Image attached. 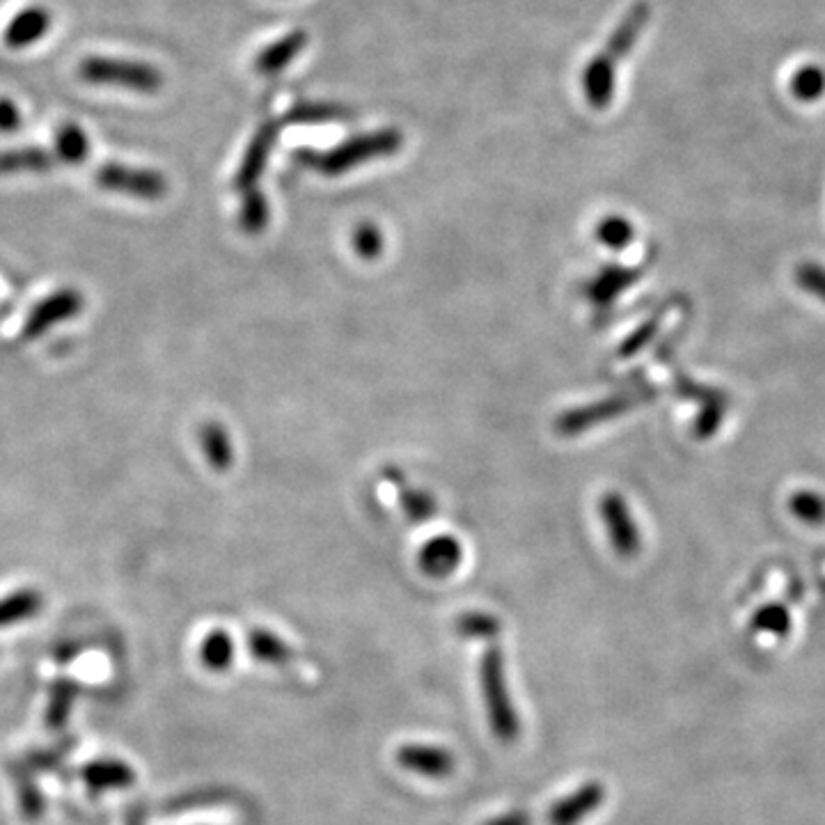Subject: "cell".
<instances>
[{
  "instance_id": "12",
  "label": "cell",
  "mask_w": 825,
  "mask_h": 825,
  "mask_svg": "<svg viewBox=\"0 0 825 825\" xmlns=\"http://www.w3.org/2000/svg\"><path fill=\"white\" fill-rule=\"evenodd\" d=\"M649 17H651V8L645 3V0H640V3H636L631 10H628L623 14V19L619 21V26L612 30L603 53L608 58H612L615 62L623 60L628 53H631V49L636 47L638 37L642 35V30L649 23Z\"/></svg>"
},
{
  "instance_id": "17",
  "label": "cell",
  "mask_w": 825,
  "mask_h": 825,
  "mask_svg": "<svg viewBox=\"0 0 825 825\" xmlns=\"http://www.w3.org/2000/svg\"><path fill=\"white\" fill-rule=\"evenodd\" d=\"M42 610V595L35 589H21L6 599H0V628L26 621Z\"/></svg>"
},
{
  "instance_id": "18",
  "label": "cell",
  "mask_w": 825,
  "mask_h": 825,
  "mask_svg": "<svg viewBox=\"0 0 825 825\" xmlns=\"http://www.w3.org/2000/svg\"><path fill=\"white\" fill-rule=\"evenodd\" d=\"M56 154H58V159L65 164H71V166L84 164L90 154V140L86 131L71 122L62 125L56 134Z\"/></svg>"
},
{
  "instance_id": "7",
  "label": "cell",
  "mask_w": 825,
  "mask_h": 825,
  "mask_svg": "<svg viewBox=\"0 0 825 825\" xmlns=\"http://www.w3.org/2000/svg\"><path fill=\"white\" fill-rule=\"evenodd\" d=\"M608 798V792L601 782H582L580 787L558 803L550 805L546 814L548 825H580L587 816H592L603 801Z\"/></svg>"
},
{
  "instance_id": "28",
  "label": "cell",
  "mask_w": 825,
  "mask_h": 825,
  "mask_svg": "<svg viewBox=\"0 0 825 825\" xmlns=\"http://www.w3.org/2000/svg\"><path fill=\"white\" fill-rule=\"evenodd\" d=\"M266 220H268V207H266L264 195L257 188H253L246 193V200L242 207V225L246 232H259L264 229Z\"/></svg>"
},
{
  "instance_id": "30",
  "label": "cell",
  "mask_w": 825,
  "mask_h": 825,
  "mask_svg": "<svg viewBox=\"0 0 825 825\" xmlns=\"http://www.w3.org/2000/svg\"><path fill=\"white\" fill-rule=\"evenodd\" d=\"M356 248L363 257H374L379 255V251L383 248V242H381V234L374 225H361L359 232H356Z\"/></svg>"
},
{
  "instance_id": "9",
  "label": "cell",
  "mask_w": 825,
  "mask_h": 825,
  "mask_svg": "<svg viewBox=\"0 0 825 825\" xmlns=\"http://www.w3.org/2000/svg\"><path fill=\"white\" fill-rule=\"evenodd\" d=\"M615 78H617V62L608 58L603 51L589 60L580 78L587 104L597 110L608 108L615 97Z\"/></svg>"
},
{
  "instance_id": "2",
  "label": "cell",
  "mask_w": 825,
  "mask_h": 825,
  "mask_svg": "<svg viewBox=\"0 0 825 825\" xmlns=\"http://www.w3.org/2000/svg\"><path fill=\"white\" fill-rule=\"evenodd\" d=\"M402 143H404V136L397 129H381L374 134L351 138L324 154L301 151L298 161H303L305 166L320 170L324 175H340V173L359 168L365 161L381 159V156H390V154L400 151Z\"/></svg>"
},
{
  "instance_id": "1",
  "label": "cell",
  "mask_w": 825,
  "mask_h": 825,
  "mask_svg": "<svg viewBox=\"0 0 825 825\" xmlns=\"http://www.w3.org/2000/svg\"><path fill=\"white\" fill-rule=\"evenodd\" d=\"M480 688L493 736L500 743H517L521 736V716L512 695H509L504 654L498 645H489L482 654Z\"/></svg>"
},
{
  "instance_id": "31",
  "label": "cell",
  "mask_w": 825,
  "mask_h": 825,
  "mask_svg": "<svg viewBox=\"0 0 825 825\" xmlns=\"http://www.w3.org/2000/svg\"><path fill=\"white\" fill-rule=\"evenodd\" d=\"M23 125V117H21V110L19 106L12 101V99H0V134H17Z\"/></svg>"
},
{
  "instance_id": "26",
  "label": "cell",
  "mask_w": 825,
  "mask_h": 825,
  "mask_svg": "<svg viewBox=\"0 0 825 825\" xmlns=\"http://www.w3.org/2000/svg\"><path fill=\"white\" fill-rule=\"evenodd\" d=\"M636 281L634 273H626V271H619V268H610L608 273H603L601 278H597L592 285H589V292H592V298L601 301V303H608L617 296V292L623 287H628Z\"/></svg>"
},
{
  "instance_id": "25",
  "label": "cell",
  "mask_w": 825,
  "mask_h": 825,
  "mask_svg": "<svg viewBox=\"0 0 825 825\" xmlns=\"http://www.w3.org/2000/svg\"><path fill=\"white\" fill-rule=\"evenodd\" d=\"M789 507H792L794 517L807 526L825 523V498H821L814 491H798L792 498Z\"/></svg>"
},
{
  "instance_id": "32",
  "label": "cell",
  "mask_w": 825,
  "mask_h": 825,
  "mask_svg": "<svg viewBox=\"0 0 825 825\" xmlns=\"http://www.w3.org/2000/svg\"><path fill=\"white\" fill-rule=\"evenodd\" d=\"M482 825H532V816L528 809H509L504 814L487 818Z\"/></svg>"
},
{
  "instance_id": "24",
  "label": "cell",
  "mask_w": 825,
  "mask_h": 825,
  "mask_svg": "<svg viewBox=\"0 0 825 825\" xmlns=\"http://www.w3.org/2000/svg\"><path fill=\"white\" fill-rule=\"evenodd\" d=\"M597 237L603 246H608L612 251H621L634 239V225L621 216H608L599 223Z\"/></svg>"
},
{
  "instance_id": "19",
  "label": "cell",
  "mask_w": 825,
  "mask_h": 825,
  "mask_svg": "<svg viewBox=\"0 0 825 825\" xmlns=\"http://www.w3.org/2000/svg\"><path fill=\"white\" fill-rule=\"evenodd\" d=\"M200 443H203V450L209 459V463L216 468V470H227L234 461V452H232V443H229V436L227 431L216 424V422H207L203 429H200Z\"/></svg>"
},
{
  "instance_id": "22",
  "label": "cell",
  "mask_w": 825,
  "mask_h": 825,
  "mask_svg": "<svg viewBox=\"0 0 825 825\" xmlns=\"http://www.w3.org/2000/svg\"><path fill=\"white\" fill-rule=\"evenodd\" d=\"M456 634L470 640H493L500 634V619L487 612H465L456 619Z\"/></svg>"
},
{
  "instance_id": "33",
  "label": "cell",
  "mask_w": 825,
  "mask_h": 825,
  "mask_svg": "<svg viewBox=\"0 0 825 825\" xmlns=\"http://www.w3.org/2000/svg\"><path fill=\"white\" fill-rule=\"evenodd\" d=\"M779 617H787V612H784V610H779V608H770V610H764V612H759V617H757V626H762V628H768V631H777V634H784V631H787V628H789V623H777L775 619H779Z\"/></svg>"
},
{
  "instance_id": "15",
  "label": "cell",
  "mask_w": 825,
  "mask_h": 825,
  "mask_svg": "<svg viewBox=\"0 0 825 825\" xmlns=\"http://www.w3.org/2000/svg\"><path fill=\"white\" fill-rule=\"evenodd\" d=\"M53 168V154L45 147H21L0 151V175L17 173H49Z\"/></svg>"
},
{
  "instance_id": "20",
  "label": "cell",
  "mask_w": 825,
  "mask_h": 825,
  "mask_svg": "<svg viewBox=\"0 0 825 825\" xmlns=\"http://www.w3.org/2000/svg\"><path fill=\"white\" fill-rule=\"evenodd\" d=\"M200 660L212 672H225L234 660V642L227 631H212L200 647Z\"/></svg>"
},
{
  "instance_id": "13",
  "label": "cell",
  "mask_w": 825,
  "mask_h": 825,
  "mask_svg": "<svg viewBox=\"0 0 825 825\" xmlns=\"http://www.w3.org/2000/svg\"><path fill=\"white\" fill-rule=\"evenodd\" d=\"M461 558H463L461 543H456L452 537H439L422 548L420 569L429 578H448L456 571Z\"/></svg>"
},
{
  "instance_id": "21",
  "label": "cell",
  "mask_w": 825,
  "mask_h": 825,
  "mask_svg": "<svg viewBox=\"0 0 825 825\" xmlns=\"http://www.w3.org/2000/svg\"><path fill=\"white\" fill-rule=\"evenodd\" d=\"M792 95L798 101H816L825 95V69L818 65H803L792 76Z\"/></svg>"
},
{
  "instance_id": "3",
  "label": "cell",
  "mask_w": 825,
  "mask_h": 825,
  "mask_svg": "<svg viewBox=\"0 0 825 825\" xmlns=\"http://www.w3.org/2000/svg\"><path fill=\"white\" fill-rule=\"evenodd\" d=\"M86 84L127 88L143 95H154L164 86V73L145 62L115 60V58H88L78 67Z\"/></svg>"
},
{
  "instance_id": "4",
  "label": "cell",
  "mask_w": 825,
  "mask_h": 825,
  "mask_svg": "<svg viewBox=\"0 0 825 825\" xmlns=\"http://www.w3.org/2000/svg\"><path fill=\"white\" fill-rule=\"evenodd\" d=\"M97 184L104 190L131 195L140 200H161L168 193V179L156 170L129 168L122 164H104L97 170Z\"/></svg>"
},
{
  "instance_id": "23",
  "label": "cell",
  "mask_w": 825,
  "mask_h": 825,
  "mask_svg": "<svg viewBox=\"0 0 825 825\" xmlns=\"http://www.w3.org/2000/svg\"><path fill=\"white\" fill-rule=\"evenodd\" d=\"M86 779L90 787L95 789H112V787H125V784H131L134 779V773L131 768L122 766V764H115V762H101V764H95L86 770Z\"/></svg>"
},
{
  "instance_id": "11",
  "label": "cell",
  "mask_w": 825,
  "mask_h": 825,
  "mask_svg": "<svg viewBox=\"0 0 825 825\" xmlns=\"http://www.w3.org/2000/svg\"><path fill=\"white\" fill-rule=\"evenodd\" d=\"M51 23L53 17L47 8H26L8 23L3 39L10 49H26L37 45L51 30Z\"/></svg>"
},
{
  "instance_id": "5",
  "label": "cell",
  "mask_w": 825,
  "mask_h": 825,
  "mask_svg": "<svg viewBox=\"0 0 825 825\" xmlns=\"http://www.w3.org/2000/svg\"><path fill=\"white\" fill-rule=\"evenodd\" d=\"M84 310V296L78 289H60L47 296L42 303H37L23 322L21 340L32 342L42 337L49 328L76 317Z\"/></svg>"
},
{
  "instance_id": "29",
  "label": "cell",
  "mask_w": 825,
  "mask_h": 825,
  "mask_svg": "<svg viewBox=\"0 0 825 825\" xmlns=\"http://www.w3.org/2000/svg\"><path fill=\"white\" fill-rule=\"evenodd\" d=\"M796 281H798V285L803 289H807L814 296H818V298L825 301V271L823 268H818L814 264H805V266L798 268Z\"/></svg>"
},
{
  "instance_id": "8",
  "label": "cell",
  "mask_w": 825,
  "mask_h": 825,
  "mask_svg": "<svg viewBox=\"0 0 825 825\" xmlns=\"http://www.w3.org/2000/svg\"><path fill=\"white\" fill-rule=\"evenodd\" d=\"M601 517L610 530V539L621 558H634L640 550V534L628 512L626 502L617 493H608L601 502Z\"/></svg>"
},
{
  "instance_id": "14",
  "label": "cell",
  "mask_w": 825,
  "mask_h": 825,
  "mask_svg": "<svg viewBox=\"0 0 825 825\" xmlns=\"http://www.w3.org/2000/svg\"><path fill=\"white\" fill-rule=\"evenodd\" d=\"M307 45V35L305 30H292L287 32L283 39H278V42H273L271 47H266L257 60H255V69L264 76H273L283 71L289 62L296 60V56L305 49Z\"/></svg>"
},
{
  "instance_id": "16",
  "label": "cell",
  "mask_w": 825,
  "mask_h": 825,
  "mask_svg": "<svg viewBox=\"0 0 825 825\" xmlns=\"http://www.w3.org/2000/svg\"><path fill=\"white\" fill-rule=\"evenodd\" d=\"M248 651L255 660L275 667H285L294 658L289 645L281 636L266 631V628H255V631L248 634Z\"/></svg>"
},
{
  "instance_id": "27",
  "label": "cell",
  "mask_w": 825,
  "mask_h": 825,
  "mask_svg": "<svg viewBox=\"0 0 825 825\" xmlns=\"http://www.w3.org/2000/svg\"><path fill=\"white\" fill-rule=\"evenodd\" d=\"M348 112L340 106H328V104H303V106H296L292 108L287 120L292 122H303V125H310V122H328V120H342V117H346Z\"/></svg>"
},
{
  "instance_id": "6",
  "label": "cell",
  "mask_w": 825,
  "mask_h": 825,
  "mask_svg": "<svg viewBox=\"0 0 825 825\" xmlns=\"http://www.w3.org/2000/svg\"><path fill=\"white\" fill-rule=\"evenodd\" d=\"M395 762L404 770L426 779H448L456 770L452 750L434 743H404L395 753Z\"/></svg>"
},
{
  "instance_id": "10",
  "label": "cell",
  "mask_w": 825,
  "mask_h": 825,
  "mask_svg": "<svg viewBox=\"0 0 825 825\" xmlns=\"http://www.w3.org/2000/svg\"><path fill=\"white\" fill-rule=\"evenodd\" d=\"M275 138H278V125H275V122H266L257 131V136L253 138L251 147L244 154V161L239 166L237 177H234V188H239V190L257 188V179L262 177V173L266 168L268 154H271V147L275 145Z\"/></svg>"
}]
</instances>
